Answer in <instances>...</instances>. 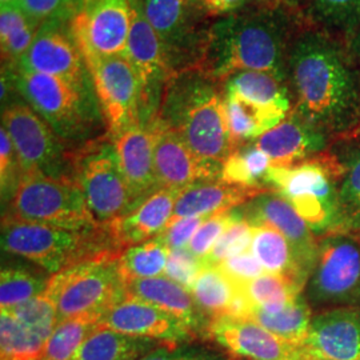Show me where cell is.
Instances as JSON below:
<instances>
[{
    "instance_id": "obj_29",
    "label": "cell",
    "mask_w": 360,
    "mask_h": 360,
    "mask_svg": "<svg viewBox=\"0 0 360 360\" xmlns=\"http://www.w3.org/2000/svg\"><path fill=\"white\" fill-rule=\"evenodd\" d=\"M162 345L169 343L99 327L86 339L71 360H138Z\"/></svg>"
},
{
    "instance_id": "obj_53",
    "label": "cell",
    "mask_w": 360,
    "mask_h": 360,
    "mask_svg": "<svg viewBox=\"0 0 360 360\" xmlns=\"http://www.w3.org/2000/svg\"><path fill=\"white\" fill-rule=\"evenodd\" d=\"M288 3V0H252L254 7H264V8H274Z\"/></svg>"
},
{
    "instance_id": "obj_30",
    "label": "cell",
    "mask_w": 360,
    "mask_h": 360,
    "mask_svg": "<svg viewBox=\"0 0 360 360\" xmlns=\"http://www.w3.org/2000/svg\"><path fill=\"white\" fill-rule=\"evenodd\" d=\"M299 11L309 26L349 44L360 25V0H304Z\"/></svg>"
},
{
    "instance_id": "obj_41",
    "label": "cell",
    "mask_w": 360,
    "mask_h": 360,
    "mask_svg": "<svg viewBox=\"0 0 360 360\" xmlns=\"http://www.w3.org/2000/svg\"><path fill=\"white\" fill-rule=\"evenodd\" d=\"M99 315L86 314L58 323L46 343L41 360L72 359L86 339L99 328Z\"/></svg>"
},
{
    "instance_id": "obj_4",
    "label": "cell",
    "mask_w": 360,
    "mask_h": 360,
    "mask_svg": "<svg viewBox=\"0 0 360 360\" xmlns=\"http://www.w3.org/2000/svg\"><path fill=\"white\" fill-rule=\"evenodd\" d=\"M16 87L22 99L68 146L77 148L107 134L92 79L74 80L18 67Z\"/></svg>"
},
{
    "instance_id": "obj_45",
    "label": "cell",
    "mask_w": 360,
    "mask_h": 360,
    "mask_svg": "<svg viewBox=\"0 0 360 360\" xmlns=\"http://www.w3.org/2000/svg\"><path fill=\"white\" fill-rule=\"evenodd\" d=\"M22 167L13 141L4 127L0 129V193L3 208L7 206L22 179Z\"/></svg>"
},
{
    "instance_id": "obj_1",
    "label": "cell",
    "mask_w": 360,
    "mask_h": 360,
    "mask_svg": "<svg viewBox=\"0 0 360 360\" xmlns=\"http://www.w3.org/2000/svg\"><path fill=\"white\" fill-rule=\"evenodd\" d=\"M287 83L294 111L330 139L358 136L360 65L347 43L306 22L291 41Z\"/></svg>"
},
{
    "instance_id": "obj_31",
    "label": "cell",
    "mask_w": 360,
    "mask_h": 360,
    "mask_svg": "<svg viewBox=\"0 0 360 360\" xmlns=\"http://www.w3.org/2000/svg\"><path fill=\"white\" fill-rule=\"evenodd\" d=\"M250 251L257 257L264 272L288 276L306 287L307 278L300 270L292 247L283 233L267 226H252Z\"/></svg>"
},
{
    "instance_id": "obj_15",
    "label": "cell",
    "mask_w": 360,
    "mask_h": 360,
    "mask_svg": "<svg viewBox=\"0 0 360 360\" xmlns=\"http://www.w3.org/2000/svg\"><path fill=\"white\" fill-rule=\"evenodd\" d=\"M72 28L87 65L102 58L124 55L131 28L129 0L84 3L72 20Z\"/></svg>"
},
{
    "instance_id": "obj_5",
    "label": "cell",
    "mask_w": 360,
    "mask_h": 360,
    "mask_svg": "<svg viewBox=\"0 0 360 360\" xmlns=\"http://www.w3.org/2000/svg\"><path fill=\"white\" fill-rule=\"evenodd\" d=\"M342 165L331 150L290 167L271 166L266 186L285 198L311 231L323 238L346 233L339 202Z\"/></svg>"
},
{
    "instance_id": "obj_18",
    "label": "cell",
    "mask_w": 360,
    "mask_h": 360,
    "mask_svg": "<svg viewBox=\"0 0 360 360\" xmlns=\"http://www.w3.org/2000/svg\"><path fill=\"white\" fill-rule=\"evenodd\" d=\"M208 338L242 360H306L303 346L290 343L248 318L221 315L211 319Z\"/></svg>"
},
{
    "instance_id": "obj_24",
    "label": "cell",
    "mask_w": 360,
    "mask_h": 360,
    "mask_svg": "<svg viewBox=\"0 0 360 360\" xmlns=\"http://www.w3.org/2000/svg\"><path fill=\"white\" fill-rule=\"evenodd\" d=\"M178 195L176 191L160 188L124 217L105 224L116 248L123 251L156 238L172 218Z\"/></svg>"
},
{
    "instance_id": "obj_56",
    "label": "cell",
    "mask_w": 360,
    "mask_h": 360,
    "mask_svg": "<svg viewBox=\"0 0 360 360\" xmlns=\"http://www.w3.org/2000/svg\"><path fill=\"white\" fill-rule=\"evenodd\" d=\"M306 360H318V359H315V358H312V356H309H309H307V359H306Z\"/></svg>"
},
{
    "instance_id": "obj_13",
    "label": "cell",
    "mask_w": 360,
    "mask_h": 360,
    "mask_svg": "<svg viewBox=\"0 0 360 360\" xmlns=\"http://www.w3.org/2000/svg\"><path fill=\"white\" fill-rule=\"evenodd\" d=\"M131 28L126 56L135 67L142 86L139 120L148 126L159 112L171 71L162 41L143 11L142 0H129Z\"/></svg>"
},
{
    "instance_id": "obj_9",
    "label": "cell",
    "mask_w": 360,
    "mask_h": 360,
    "mask_svg": "<svg viewBox=\"0 0 360 360\" xmlns=\"http://www.w3.org/2000/svg\"><path fill=\"white\" fill-rule=\"evenodd\" d=\"M72 180L84 195L92 215L103 226L135 207L115 144L107 135L72 151Z\"/></svg>"
},
{
    "instance_id": "obj_57",
    "label": "cell",
    "mask_w": 360,
    "mask_h": 360,
    "mask_svg": "<svg viewBox=\"0 0 360 360\" xmlns=\"http://www.w3.org/2000/svg\"><path fill=\"white\" fill-rule=\"evenodd\" d=\"M358 136H360V126H359V129H358Z\"/></svg>"
},
{
    "instance_id": "obj_44",
    "label": "cell",
    "mask_w": 360,
    "mask_h": 360,
    "mask_svg": "<svg viewBox=\"0 0 360 360\" xmlns=\"http://www.w3.org/2000/svg\"><path fill=\"white\" fill-rule=\"evenodd\" d=\"M242 218H243V214H242L240 206L211 215L193 235V240L188 245V250L193 252V255L203 260L218 242L221 233L226 231L233 221Z\"/></svg>"
},
{
    "instance_id": "obj_17",
    "label": "cell",
    "mask_w": 360,
    "mask_h": 360,
    "mask_svg": "<svg viewBox=\"0 0 360 360\" xmlns=\"http://www.w3.org/2000/svg\"><path fill=\"white\" fill-rule=\"evenodd\" d=\"M154 139L155 176L158 187L180 193L200 180L221 179L220 163L202 160L178 132L155 116L148 124Z\"/></svg>"
},
{
    "instance_id": "obj_7",
    "label": "cell",
    "mask_w": 360,
    "mask_h": 360,
    "mask_svg": "<svg viewBox=\"0 0 360 360\" xmlns=\"http://www.w3.org/2000/svg\"><path fill=\"white\" fill-rule=\"evenodd\" d=\"M1 219L40 223L71 230L102 227L92 215L74 180L55 179L39 172L23 174Z\"/></svg>"
},
{
    "instance_id": "obj_20",
    "label": "cell",
    "mask_w": 360,
    "mask_h": 360,
    "mask_svg": "<svg viewBox=\"0 0 360 360\" xmlns=\"http://www.w3.org/2000/svg\"><path fill=\"white\" fill-rule=\"evenodd\" d=\"M243 218L251 226H267L283 233L292 247L296 262L309 281L319 239L311 231L294 206L276 191H266L240 206Z\"/></svg>"
},
{
    "instance_id": "obj_58",
    "label": "cell",
    "mask_w": 360,
    "mask_h": 360,
    "mask_svg": "<svg viewBox=\"0 0 360 360\" xmlns=\"http://www.w3.org/2000/svg\"><path fill=\"white\" fill-rule=\"evenodd\" d=\"M89 1H92V0H84V3H89Z\"/></svg>"
},
{
    "instance_id": "obj_49",
    "label": "cell",
    "mask_w": 360,
    "mask_h": 360,
    "mask_svg": "<svg viewBox=\"0 0 360 360\" xmlns=\"http://www.w3.org/2000/svg\"><path fill=\"white\" fill-rule=\"evenodd\" d=\"M138 360H230L218 351L188 345H162Z\"/></svg>"
},
{
    "instance_id": "obj_25",
    "label": "cell",
    "mask_w": 360,
    "mask_h": 360,
    "mask_svg": "<svg viewBox=\"0 0 360 360\" xmlns=\"http://www.w3.org/2000/svg\"><path fill=\"white\" fill-rule=\"evenodd\" d=\"M266 191L270 190L231 184L223 179L200 180L180 191L171 219L210 217L226 210L243 206Z\"/></svg>"
},
{
    "instance_id": "obj_47",
    "label": "cell",
    "mask_w": 360,
    "mask_h": 360,
    "mask_svg": "<svg viewBox=\"0 0 360 360\" xmlns=\"http://www.w3.org/2000/svg\"><path fill=\"white\" fill-rule=\"evenodd\" d=\"M203 260L193 255L188 247L171 250L165 275L171 281L181 284L187 290H191L196 276L203 270Z\"/></svg>"
},
{
    "instance_id": "obj_39",
    "label": "cell",
    "mask_w": 360,
    "mask_h": 360,
    "mask_svg": "<svg viewBox=\"0 0 360 360\" xmlns=\"http://www.w3.org/2000/svg\"><path fill=\"white\" fill-rule=\"evenodd\" d=\"M51 275L25 266H3L0 272V307L11 309L46 292Z\"/></svg>"
},
{
    "instance_id": "obj_27",
    "label": "cell",
    "mask_w": 360,
    "mask_h": 360,
    "mask_svg": "<svg viewBox=\"0 0 360 360\" xmlns=\"http://www.w3.org/2000/svg\"><path fill=\"white\" fill-rule=\"evenodd\" d=\"M221 89L224 94H233L247 102L257 104L285 117L291 114L294 108L288 84L270 72H236L221 83Z\"/></svg>"
},
{
    "instance_id": "obj_40",
    "label": "cell",
    "mask_w": 360,
    "mask_h": 360,
    "mask_svg": "<svg viewBox=\"0 0 360 360\" xmlns=\"http://www.w3.org/2000/svg\"><path fill=\"white\" fill-rule=\"evenodd\" d=\"M47 340L18 321L7 309L0 312L1 360H41Z\"/></svg>"
},
{
    "instance_id": "obj_21",
    "label": "cell",
    "mask_w": 360,
    "mask_h": 360,
    "mask_svg": "<svg viewBox=\"0 0 360 360\" xmlns=\"http://www.w3.org/2000/svg\"><path fill=\"white\" fill-rule=\"evenodd\" d=\"M303 348L318 360H360V309H323L312 316Z\"/></svg>"
},
{
    "instance_id": "obj_22",
    "label": "cell",
    "mask_w": 360,
    "mask_h": 360,
    "mask_svg": "<svg viewBox=\"0 0 360 360\" xmlns=\"http://www.w3.org/2000/svg\"><path fill=\"white\" fill-rule=\"evenodd\" d=\"M254 143L269 155L272 166L290 167L327 151L330 138L292 110Z\"/></svg>"
},
{
    "instance_id": "obj_52",
    "label": "cell",
    "mask_w": 360,
    "mask_h": 360,
    "mask_svg": "<svg viewBox=\"0 0 360 360\" xmlns=\"http://www.w3.org/2000/svg\"><path fill=\"white\" fill-rule=\"evenodd\" d=\"M348 47H349L351 53L354 55V58L356 59V62L360 65V25L358 30H356V32H355V35H354V38L349 41Z\"/></svg>"
},
{
    "instance_id": "obj_10",
    "label": "cell",
    "mask_w": 360,
    "mask_h": 360,
    "mask_svg": "<svg viewBox=\"0 0 360 360\" xmlns=\"http://www.w3.org/2000/svg\"><path fill=\"white\" fill-rule=\"evenodd\" d=\"M304 290L311 307H359L360 242L352 233L319 238L318 254Z\"/></svg>"
},
{
    "instance_id": "obj_37",
    "label": "cell",
    "mask_w": 360,
    "mask_h": 360,
    "mask_svg": "<svg viewBox=\"0 0 360 360\" xmlns=\"http://www.w3.org/2000/svg\"><path fill=\"white\" fill-rule=\"evenodd\" d=\"M272 162L254 142L238 147L221 166V179L231 184L269 190L266 178Z\"/></svg>"
},
{
    "instance_id": "obj_19",
    "label": "cell",
    "mask_w": 360,
    "mask_h": 360,
    "mask_svg": "<svg viewBox=\"0 0 360 360\" xmlns=\"http://www.w3.org/2000/svg\"><path fill=\"white\" fill-rule=\"evenodd\" d=\"M99 327L169 345H188L199 338L178 316L129 296L104 312Z\"/></svg>"
},
{
    "instance_id": "obj_36",
    "label": "cell",
    "mask_w": 360,
    "mask_h": 360,
    "mask_svg": "<svg viewBox=\"0 0 360 360\" xmlns=\"http://www.w3.org/2000/svg\"><path fill=\"white\" fill-rule=\"evenodd\" d=\"M245 318L255 321L272 334L290 343L303 346L312 321V311L307 299L302 294L290 306L276 314L251 309Z\"/></svg>"
},
{
    "instance_id": "obj_55",
    "label": "cell",
    "mask_w": 360,
    "mask_h": 360,
    "mask_svg": "<svg viewBox=\"0 0 360 360\" xmlns=\"http://www.w3.org/2000/svg\"><path fill=\"white\" fill-rule=\"evenodd\" d=\"M303 1H304V0H288V3H290L291 6L296 7V8H299V7H300V4H302Z\"/></svg>"
},
{
    "instance_id": "obj_14",
    "label": "cell",
    "mask_w": 360,
    "mask_h": 360,
    "mask_svg": "<svg viewBox=\"0 0 360 360\" xmlns=\"http://www.w3.org/2000/svg\"><path fill=\"white\" fill-rule=\"evenodd\" d=\"M89 67L105 120V135L112 139L141 122V79L126 55L102 58Z\"/></svg>"
},
{
    "instance_id": "obj_32",
    "label": "cell",
    "mask_w": 360,
    "mask_h": 360,
    "mask_svg": "<svg viewBox=\"0 0 360 360\" xmlns=\"http://www.w3.org/2000/svg\"><path fill=\"white\" fill-rule=\"evenodd\" d=\"M223 95L229 129L236 148L247 143L255 142L257 138L285 119V116L247 102L233 94L223 92Z\"/></svg>"
},
{
    "instance_id": "obj_51",
    "label": "cell",
    "mask_w": 360,
    "mask_h": 360,
    "mask_svg": "<svg viewBox=\"0 0 360 360\" xmlns=\"http://www.w3.org/2000/svg\"><path fill=\"white\" fill-rule=\"evenodd\" d=\"M208 19H220L240 13L252 6V0H196Z\"/></svg>"
},
{
    "instance_id": "obj_16",
    "label": "cell",
    "mask_w": 360,
    "mask_h": 360,
    "mask_svg": "<svg viewBox=\"0 0 360 360\" xmlns=\"http://www.w3.org/2000/svg\"><path fill=\"white\" fill-rule=\"evenodd\" d=\"M72 20L53 19L41 23L18 67L74 80L92 79L87 60L77 43Z\"/></svg>"
},
{
    "instance_id": "obj_8",
    "label": "cell",
    "mask_w": 360,
    "mask_h": 360,
    "mask_svg": "<svg viewBox=\"0 0 360 360\" xmlns=\"http://www.w3.org/2000/svg\"><path fill=\"white\" fill-rule=\"evenodd\" d=\"M119 255L96 257L51 275L46 295L56 304L58 323L86 314L102 318L107 309L126 297Z\"/></svg>"
},
{
    "instance_id": "obj_28",
    "label": "cell",
    "mask_w": 360,
    "mask_h": 360,
    "mask_svg": "<svg viewBox=\"0 0 360 360\" xmlns=\"http://www.w3.org/2000/svg\"><path fill=\"white\" fill-rule=\"evenodd\" d=\"M331 151L343 168L339 202L346 233L360 232V136L339 139Z\"/></svg>"
},
{
    "instance_id": "obj_6",
    "label": "cell",
    "mask_w": 360,
    "mask_h": 360,
    "mask_svg": "<svg viewBox=\"0 0 360 360\" xmlns=\"http://www.w3.org/2000/svg\"><path fill=\"white\" fill-rule=\"evenodd\" d=\"M3 251L25 257L50 275L96 257L120 254L107 226L71 230L50 224L1 219Z\"/></svg>"
},
{
    "instance_id": "obj_23",
    "label": "cell",
    "mask_w": 360,
    "mask_h": 360,
    "mask_svg": "<svg viewBox=\"0 0 360 360\" xmlns=\"http://www.w3.org/2000/svg\"><path fill=\"white\" fill-rule=\"evenodd\" d=\"M135 207L159 190L155 176L154 139L148 126L131 124L111 139Z\"/></svg>"
},
{
    "instance_id": "obj_12",
    "label": "cell",
    "mask_w": 360,
    "mask_h": 360,
    "mask_svg": "<svg viewBox=\"0 0 360 360\" xmlns=\"http://www.w3.org/2000/svg\"><path fill=\"white\" fill-rule=\"evenodd\" d=\"M143 11L162 41L171 77L202 62L210 19L196 0H142Z\"/></svg>"
},
{
    "instance_id": "obj_34",
    "label": "cell",
    "mask_w": 360,
    "mask_h": 360,
    "mask_svg": "<svg viewBox=\"0 0 360 360\" xmlns=\"http://www.w3.org/2000/svg\"><path fill=\"white\" fill-rule=\"evenodd\" d=\"M190 291L199 309L211 321L221 315H230L240 290L217 266H205Z\"/></svg>"
},
{
    "instance_id": "obj_11",
    "label": "cell",
    "mask_w": 360,
    "mask_h": 360,
    "mask_svg": "<svg viewBox=\"0 0 360 360\" xmlns=\"http://www.w3.org/2000/svg\"><path fill=\"white\" fill-rule=\"evenodd\" d=\"M1 127L13 141L23 174L39 172L72 180V151L68 144L23 99L1 108Z\"/></svg>"
},
{
    "instance_id": "obj_35",
    "label": "cell",
    "mask_w": 360,
    "mask_h": 360,
    "mask_svg": "<svg viewBox=\"0 0 360 360\" xmlns=\"http://www.w3.org/2000/svg\"><path fill=\"white\" fill-rule=\"evenodd\" d=\"M240 290L247 296L251 309L276 314L302 295L304 287L288 276L264 272L242 285Z\"/></svg>"
},
{
    "instance_id": "obj_43",
    "label": "cell",
    "mask_w": 360,
    "mask_h": 360,
    "mask_svg": "<svg viewBox=\"0 0 360 360\" xmlns=\"http://www.w3.org/2000/svg\"><path fill=\"white\" fill-rule=\"evenodd\" d=\"M252 240V226L245 218L233 221L221 233L210 254L203 259L205 266H218L227 257L250 251Z\"/></svg>"
},
{
    "instance_id": "obj_33",
    "label": "cell",
    "mask_w": 360,
    "mask_h": 360,
    "mask_svg": "<svg viewBox=\"0 0 360 360\" xmlns=\"http://www.w3.org/2000/svg\"><path fill=\"white\" fill-rule=\"evenodd\" d=\"M1 62L18 67L38 34L39 25L20 6H0Z\"/></svg>"
},
{
    "instance_id": "obj_42",
    "label": "cell",
    "mask_w": 360,
    "mask_h": 360,
    "mask_svg": "<svg viewBox=\"0 0 360 360\" xmlns=\"http://www.w3.org/2000/svg\"><path fill=\"white\" fill-rule=\"evenodd\" d=\"M7 311L46 340H49L58 324L56 304L46 292Z\"/></svg>"
},
{
    "instance_id": "obj_38",
    "label": "cell",
    "mask_w": 360,
    "mask_h": 360,
    "mask_svg": "<svg viewBox=\"0 0 360 360\" xmlns=\"http://www.w3.org/2000/svg\"><path fill=\"white\" fill-rule=\"evenodd\" d=\"M169 251L159 236L123 250L119 255V269L123 279L129 282L163 276L166 274Z\"/></svg>"
},
{
    "instance_id": "obj_3",
    "label": "cell",
    "mask_w": 360,
    "mask_h": 360,
    "mask_svg": "<svg viewBox=\"0 0 360 360\" xmlns=\"http://www.w3.org/2000/svg\"><path fill=\"white\" fill-rule=\"evenodd\" d=\"M156 116L178 132L202 160L223 165L236 150L221 84L198 67L168 79Z\"/></svg>"
},
{
    "instance_id": "obj_48",
    "label": "cell",
    "mask_w": 360,
    "mask_h": 360,
    "mask_svg": "<svg viewBox=\"0 0 360 360\" xmlns=\"http://www.w3.org/2000/svg\"><path fill=\"white\" fill-rule=\"evenodd\" d=\"M217 267L238 288L264 274L263 267L260 266V263L251 251H245L242 254L227 257L223 262H220Z\"/></svg>"
},
{
    "instance_id": "obj_46",
    "label": "cell",
    "mask_w": 360,
    "mask_h": 360,
    "mask_svg": "<svg viewBox=\"0 0 360 360\" xmlns=\"http://www.w3.org/2000/svg\"><path fill=\"white\" fill-rule=\"evenodd\" d=\"M22 10L39 25L53 20H72L84 7V0H22Z\"/></svg>"
},
{
    "instance_id": "obj_26",
    "label": "cell",
    "mask_w": 360,
    "mask_h": 360,
    "mask_svg": "<svg viewBox=\"0 0 360 360\" xmlns=\"http://www.w3.org/2000/svg\"><path fill=\"white\" fill-rule=\"evenodd\" d=\"M126 296L141 299L166 309L188 324L198 336L205 335L208 338V326L211 321L199 309L191 291L167 276L126 282Z\"/></svg>"
},
{
    "instance_id": "obj_50",
    "label": "cell",
    "mask_w": 360,
    "mask_h": 360,
    "mask_svg": "<svg viewBox=\"0 0 360 360\" xmlns=\"http://www.w3.org/2000/svg\"><path fill=\"white\" fill-rule=\"evenodd\" d=\"M210 217L175 219V220L171 219L167 226L165 227V230L158 236L167 245L169 250L187 248L193 240V235Z\"/></svg>"
},
{
    "instance_id": "obj_2",
    "label": "cell",
    "mask_w": 360,
    "mask_h": 360,
    "mask_svg": "<svg viewBox=\"0 0 360 360\" xmlns=\"http://www.w3.org/2000/svg\"><path fill=\"white\" fill-rule=\"evenodd\" d=\"M303 22L290 3L274 8L251 6L217 19L208 28L198 68L220 84L243 71L270 72L287 83L290 46Z\"/></svg>"
},
{
    "instance_id": "obj_54",
    "label": "cell",
    "mask_w": 360,
    "mask_h": 360,
    "mask_svg": "<svg viewBox=\"0 0 360 360\" xmlns=\"http://www.w3.org/2000/svg\"><path fill=\"white\" fill-rule=\"evenodd\" d=\"M22 0H0V6H19Z\"/></svg>"
}]
</instances>
